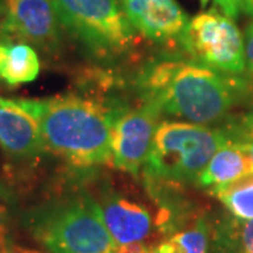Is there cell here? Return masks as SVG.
<instances>
[{
    "label": "cell",
    "mask_w": 253,
    "mask_h": 253,
    "mask_svg": "<svg viewBox=\"0 0 253 253\" xmlns=\"http://www.w3.org/2000/svg\"><path fill=\"white\" fill-rule=\"evenodd\" d=\"M245 65L246 71L253 76V24L248 28L245 34Z\"/></svg>",
    "instance_id": "cell-20"
},
{
    "label": "cell",
    "mask_w": 253,
    "mask_h": 253,
    "mask_svg": "<svg viewBox=\"0 0 253 253\" xmlns=\"http://www.w3.org/2000/svg\"><path fill=\"white\" fill-rule=\"evenodd\" d=\"M208 1H210V0H200V3H201V6H203V7H206V6H207Z\"/></svg>",
    "instance_id": "cell-25"
},
{
    "label": "cell",
    "mask_w": 253,
    "mask_h": 253,
    "mask_svg": "<svg viewBox=\"0 0 253 253\" xmlns=\"http://www.w3.org/2000/svg\"><path fill=\"white\" fill-rule=\"evenodd\" d=\"M180 45L194 62L207 68L229 75L246 71L244 37L234 20L217 7L190 20Z\"/></svg>",
    "instance_id": "cell-6"
},
{
    "label": "cell",
    "mask_w": 253,
    "mask_h": 253,
    "mask_svg": "<svg viewBox=\"0 0 253 253\" xmlns=\"http://www.w3.org/2000/svg\"><path fill=\"white\" fill-rule=\"evenodd\" d=\"M40 73V59L28 44L0 42V79L9 86L36 81Z\"/></svg>",
    "instance_id": "cell-13"
},
{
    "label": "cell",
    "mask_w": 253,
    "mask_h": 253,
    "mask_svg": "<svg viewBox=\"0 0 253 253\" xmlns=\"http://www.w3.org/2000/svg\"><path fill=\"white\" fill-rule=\"evenodd\" d=\"M0 148L17 159L36 158L45 151L38 123L17 100L0 97Z\"/></svg>",
    "instance_id": "cell-11"
},
{
    "label": "cell",
    "mask_w": 253,
    "mask_h": 253,
    "mask_svg": "<svg viewBox=\"0 0 253 253\" xmlns=\"http://www.w3.org/2000/svg\"><path fill=\"white\" fill-rule=\"evenodd\" d=\"M232 217L251 221L253 219V172L228 184L211 189Z\"/></svg>",
    "instance_id": "cell-15"
},
{
    "label": "cell",
    "mask_w": 253,
    "mask_h": 253,
    "mask_svg": "<svg viewBox=\"0 0 253 253\" xmlns=\"http://www.w3.org/2000/svg\"><path fill=\"white\" fill-rule=\"evenodd\" d=\"M222 129L231 142L253 141V110L231 120L225 126H222Z\"/></svg>",
    "instance_id": "cell-17"
},
{
    "label": "cell",
    "mask_w": 253,
    "mask_h": 253,
    "mask_svg": "<svg viewBox=\"0 0 253 253\" xmlns=\"http://www.w3.org/2000/svg\"><path fill=\"white\" fill-rule=\"evenodd\" d=\"M24 222L31 236L49 253H113L116 246L97 201L84 191L33 208Z\"/></svg>",
    "instance_id": "cell-3"
},
{
    "label": "cell",
    "mask_w": 253,
    "mask_h": 253,
    "mask_svg": "<svg viewBox=\"0 0 253 253\" xmlns=\"http://www.w3.org/2000/svg\"><path fill=\"white\" fill-rule=\"evenodd\" d=\"M161 113L144 101L141 107L124 109L111 128V163L120 170L136 174L152 148Z\"/></svg>",
    "instance_id": "cell-7"
},
{
    "label": "cell",
    "mask_w": 253,
    "mask_h": 253,
    "mask_svg": "<svg viewBox=\"0 0 253 253\" xmlns=\"http://www.w3.org/2000/svg\"><path fill=\"white\" fill-rule=\"evenodd\" d=\"M0 36L51 51L59 44V21L51 0H0Z\"/></svg>",
    "instance_id": "cell-8"
},
{
    "label": "cell",
    "mask_w": 253,
    "mask_h": 253,
    "mask_svg": "<svg viewBox=\"0 0 253 253\" xmlns=\"http://www.w3.org/2000/svg\"><path fill=\"white\" fill-rule=\"evenodd\" d=\"M124 10L132 27L156 42L180 44L190 21L176 0H124Z\"/></svg>",
    "instance_id": "cell-9"
},
{
    "label": "cell",
    "mask_w": 253,
    "mask_h": 253,
    "mask_svg": "<svg viewBox=\"0 0 253 253\" xmlns=\"http://www.w3.org/2000/svg\"><path fill=\"white\" fill-rule=\"evenodd\" d=\"M4 253H40L36 251H30V249H24V248H18V246H10L9 249Z\"/></svg>",
    "instance_id": "cell-23"
},
{
    "label": "cell",
    "mask_w": 253,
    "mask_h": 253,
    "mask_svg": "<svg viewBox=\"0 0 253 253\" xmlns=\"http://www.w3.org/2000/svg\"><path fill=\"white\" fill-rule=\"evenodd\" d=\"M210 234L207 222L199 219L194 226L169 236L155 248L154 253H208Z\"/></svg>",
    "instance_id": "cell-16"
},
{
    "label": "cell",
    "mask_w": 253,
    "mask_h": 253,
    "mask_svg": "<svg viewBox=\"0 0 253 253\" xmlns=\"http://www.w3.org/2000/svg\"><path fill=\"white\" fill-rule=\"evenodd\" d=\"M212 253H253V219H219L211 231Z\"/></svg>",
    "instance_id": "cell-14"
},
{
    "label": "cell",
    "mask_w": 253,
    "mask_h": 253,
    "mask_svg": "<svg viewBox=\"0 0 253 253\" xmlns=\"http://www.w3.org/2000/svg\"><path fill=\"white\" fill-rule=\"evenodd\" d=\"M245 0H214L215 7L229 18H236L244 10Z\"/></svg>",
    "instance_id": "cell-19"
},
{
    "label": "cell",
    "mask_w": 253,
    "mask_h": 253,
    "mask_svg": "<svg viewBox=\"0 0 253 253\" xmlns=\"http://www.w3.org/2000/svg\"><path fill=\"white\" fill-rule=\"evenodd\" d=\"M244 11L251 14L253 17V0H245L244 1Z\"/></svg>",
    "instance_id": "cell-24"
},
{
    "label": "cell",
    "mask_w": 253,
    "mask_h": 253,
    "mask_svg": "<svg viewBox=\"0 0 253 253\" xmlns=\"http://www.w3.org/2000/svg\"><path fill=\"white\" fill-rule=\"evenodd\" d=\"M252 172V156L242 146L229 141L222 148H219L211 158L196 184L206 189H215L238 180Z\"/></svg>",
    "instance_id": "cell-12"
},
{
    "label": "cell",
    "mask_w": 253,
    "mask_h": 253,
    "mask_svg": "<svg viewBox=\"0 0 253 253\" xmlns=\"http://www.w3.org/2000/svg\"><path fill=\"white\" fill-rule=\"evenodd\" d=\"M142 99L162 114L207 126L225 117L248 94L239 75L219 72L196 62L163 59L139 81Z\"/></svg>",
    "instance_id": "cell-1"
},
{
    "label": "cell",
    "mask_w": 253,
    "mask_h": 253,
    "mask_svg": "<svg viewBox=\"0 0 253 253\" xmlns=\"http://www.w3.org/2000/svg\"><path fill=\"white\" fill-rule=\"evenodd\" d=\"M97 204L116 245L144 242L152 235L154 218L144 206L114 193L106 194Z\"/></svg>",
    "instance_id": "cell-10"
},
{
    "label": "cell",
    "mask_w": 253,
    "mask_h": 253,
    "mask_svg": "<svg viewBox=\"0 0 253 253\" xmlns=\"http://www.w3.org/2000/svg\"><path fill=\"white\" fill-rule=\"evenodd\" d=\"M234 144H238L239 146H242L245 151L248 152V154L252 156L253 159V141H244V142H234Z\"/></svg>",
    "instance_id": "cell-22"
},
{
    "label": "cell",
    "mask_w": 253,
    "mask_h": 253,
    "mask_svg": "<svg viewBox=\"0 0 253 253\" xmlns=\"http://www.w3.org/2000/svg\"><path fill=\"white\" fill-rule=\"evenodd\" d=\"M59 26L90 56L111 59L134 45L135 28L117 0H51Z\"/></svg>",
    "instance_id": "cell-5"
},
{
    "label": "cell",
    "mask_w": 253,
    "mask_h": 253,
    "mask_svg": "<svg viewBox=\"0 0 253 253\" xmlns=\"http://www.w3.org/2000/svg\"><path fill=\"white\" fill-rule=\"evenodd\" d=\"M228 142L222 128L165 121L155 132L145 172L158 180L176 184L197 183L211 158Z\"/></svg>",
    "instance_id": "cell-4"
},
{
    "label": "cell",
    "mask_w": 253,
    "mask_h": 253,
    "mask_svg": "<svg viewBox=\"0 0 253 253\" xmlns=\"http://www.w3.org/2000/svg\"><path fill=\"white\" fill-rule=\"evenodd\" d=\"M10 234V208L9 194L4 187L0 184V253H4L9 249Z\"/></svg>",
    "instance_id": "cell-18"
},
{
    "label": "cell",
    "mask_w": 253,
    "mask_h": 253,
    "mask_svg": "<svg viewBox=\"0 0 253 253\" xmlns=\"http://www.w3.org/2000/svg\"><path fill=\"white\" fill-rule=\"evenodd\" d=\"M155 246L144 244V242H135V244L116 245L113 253H154Z\"/></svg>",
    "instance_id": "cell-21"
},
{
    "label": "cell",
    "mask_w": 253,
    "mask_h": 253,
    "mask_svg": "<svg viewBox=\"0 0 253 253\" xmlns=\"http://www.w3.org/2000/svg\"><path fill=\"white\" fill-rule=\"evenodd\" d=\"M17 103L36 118L45 151L76 168L111 163V128L123 107L79 96Z\"/></svg>",
    "instance_id": "cell-2"
}]
</instances>
